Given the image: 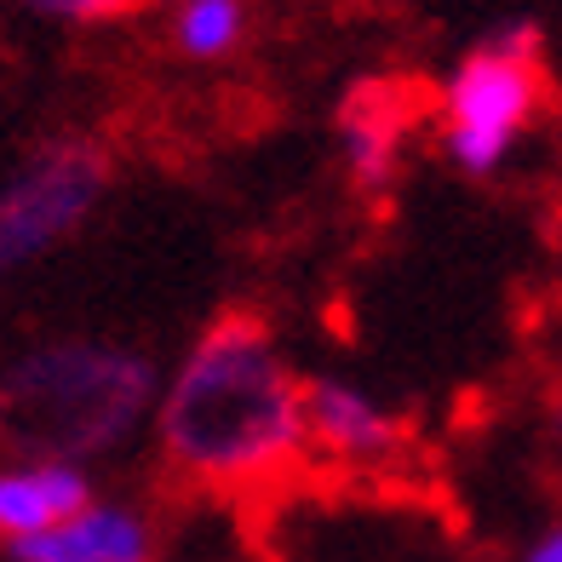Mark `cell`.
<instances>
[{
    "label": "cell",
    "instance_id": "6da1fadb",
    "mask_svg": "<svg viewBox=\"0 0 562 562\" xmlns=\"http://www.w3.org/2000/svg\"><path fill=\"white\" fill-rule=\"evenodd\" d=\"M161 465L207 494H259L304 448V379L288 368L276 334L252 311L213 316L156 391Z\"/></svg>",
    "mask_w": 562,
    "mask_h": 562
},
{
    "label": "cell",
    "instance_id": "7a4b0ae2",
    "mask_svg": "<svg viewBox=\"0 0 562 562\" xmlns=\"http://www.w3.org/2000/svg\"><path fill=\"white\" fill-rule=\"evenodd\" d=\"M156 356L121 339H41L0 368V442L12 459H98L156 414Z\"/></svg>",
    "mask_w": 562,
    "mask_h": 562
},
{
    "label": "cell",
    "instance_id": "3957f363",
    "mask_svg": "<svg viewBox=\"0 0 562 562\" xmlns=\"http://www.w3.org/2000/svg\"><path fill=\"white\" fill-rule=\"evenodd\" d=\"M546 110L540 41L499 30L453 64L442 87V149L465 178H494Z\"/></svg>",
    "mask_w": 562,
    "mask_h": 562
},
{
    "label": "cell",
    "instance_id": "277c9868",
    "mask_svg": "<svg viewBox=\"0 0 562 562\" xmlns=\"http://www.w3.org/2000/svg\"><path fill=\"white\" fill-rule=\"evenodd\" d=\"M110 178V149L87 133L53 138L35 156H23L0 178V281L81 236V224L104 207Z\"/></svg>",
    "mask_w": 562,
    "mask_h": 562
},
{
    "label": "cell",
    "instance_id": "5b68a950",
    "mask_svg": "<svg viewBox=\"0 0 562 562\" xmlns=\"http://www.w3.org/2000/svg\"><path fill=\"white\" fill-rule=\"evenodd\" d=\"M402 419L350 379H304V448L334 465L379 471L402 453Z\"/></svg>",
    "mask_w": 562,
    "mask_h": 562
},
{
    "label": "cell",
    "instance_id": "8992f818",
    "mask_svg": "<svg viewBox=\"0 0 562 562\" xmlns=\"http://www.w3.org/2000/svg\"><path fill=\"white\" fill-rule=\"evenodd\" d=\"M7 551L12 562H156V522L121 499H92L69 522Z\"/></svg>",
    "mask_w": 562,
    "mask_h": 562
},
{
    "label": "cell",
    "instance_id": "52a82bcc",
    "mask_svg": "<svg viewBox=\"0 0 562 562\" xmlns=\"http://www.w3.org/2000/svg\"><path fill=\"white\" fill-rule=\"evenodd\" d=\"M92 505V476L69 459H7L0 465V540L23 546Z\"/></svg>",
    "mask_w": 562,
    "mask_h": 562
},
{
    "label": "cell",
    "instance_id": "ba28073f",
    "mask_svg": "<svg viewBox=\"0 0 562 562\" xmlns=\"http://www.w3.org/2000/svg\"><path fill=\"white\" fill-rule=\"evenodd\" d=\"M402 156V115L391 98H356V110L345 115V167L362 190H391Z\"/></svg>",
    "mask_w": 562,
    "mask_h": 562
},
{
    "label": "cell",
    "instance_id": "9c48e42d",
    "mask_svg": "<svg viewBox=\"0 0 562 562\" xmlns=\"http://www.w3.org/2000/svg\"><path fill=\"white\" fill-rule=\"evenodd\" d=\"M172 53L190 64H224L247 41V0H172Z\"/></svg>",
    "mask_w": 562,
    "mask_h": 562
},
{
    "label": "cell",
    "instance_id": "30bf717a",
    "mask_svg": "<svg viewBox=\"0 0 562 562\" xmlns=\"http://www.w3.org/2000/svg\"><path fill=\"white\" fill-rule=\"evenodd\" d=\"M30 18L41 23H64V30H98V23H121L133 18L144 0H18Z\"/></svg>",
    "mask_w": 562,
    "mask_h": 562
},
{
    "label": "cell",
    "instance_id": "8fae6325",
    "mask_svg": "<svg viewBox=\"0 0 562 562\" xmlns=\"http://www.w3.org/2000/svg\"><path fill=\"white\" fill-rule=\"evenodd\" d=\"M546 430H551V453L562 459V396L551 402V419H546Z\"/></svg>",
    "mask_w": 562,
    "mask_h": 562
}]
</instances>
